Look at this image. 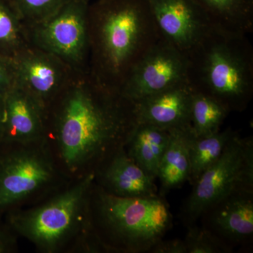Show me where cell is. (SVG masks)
Masks as SVG:
<instances>
[{"label":"cell","mask_w":253,"mask_h":253,"mask_svg":"<svg viewBox=\"0 0 253 253\" xmlns=\"http://www.w3.org/2000/svg\"><path fill=\"white\" fill-rule=\"evenodd\" d=\"M70 169L126 144L136 122L134 104L89 72L76 73L46 111Z\"/></svg>","instance_id":"obj_1"},{"label":"cell","mask_w":253,"mask_h":253,"mask_svg":"<svg viewBox=\"0 0 253 253\" xmlns=\"http://www.w3.org/2000/svg\"><path fill=\"white\" fill-rule=\"evenodd\" d=\"M89 73L121 91L160 39L146 0H92L88 10Z\"/></svg>","instance_id":"obj_2"},{"label":"cell","mask_w":253,"mask_h":253,"mask_svg":"<svg viewBox=\"0 0 253 253\" xmlns=\"http://www.w3.org/2000/svg\"><path fill=\"white\" fill-rule=\"evenodd\" d=\"M188 83L194 91L241 112L253 96V49L247 35L213 28L187 54Z\"/></svg>","instance_id":"obj_3"},{"label":"cell","mask_w":253,"mask_h":253,"mask_svg":"<svg viewBox=\"0 0 253 253\" xmlns=\"http://www.w3.org/2000/svg\"><path fill=\"white\" fill-rule=\"evenodd\" d=\"M98 208L110 237L131 253H149L172 225L169 206L157 194L122 197L101 191Z\"/></svg>","instance_id":"obj_4"},{"label":"cell","mask_w":253,"mask_h":253,"mask_svg":"<svg viewBox=\"0 0 253 253\" xmlns=\"http://www.w3.org/2000/svg\"><path fill=\"white\" fill-rule=\"evenodd\" d=\"M241 190L253 191V142L236 133L220 158L193 184L181 210L183 221L187 226L196 224L208 208Z\"/></svg>","instance_id":"obj_5"},{"label":"cell","mask_w":253,"mask_h":253,"mask_svg":"<svg viewBox=\"0 0 253 253\" xmlns=\"http://www.w3.org/2000/svg\"><path fill=\"white\" fill-rule=\"evenodd\" d=\"M90 2L68 0L42 21L25 25L30 45L54 55L76 72H89Z\"/></svg>","instance_id":"obj_6"},{"label":"cell","mask_w":253,"mask_h":253,"mask_svg":"<svg viewBox=\"0 0 253 253\" xmlns=\"http://www.w3.org/2000/svg\"><path fill=\"white\" fill-rule=\"evenodd\" d=\"M187 56L160 39L141 58L121 88L123 96L136 102L188 83Z\"/></svg>","instance_id":"obj_7"},{"label":"cell","mask_w":253,"mask_h":253,"mask_svg":"<svg viewBox=\"0 0 253 253\" xmlns=\"http://www.w3.org/2000/svg\"><path fill=\"white\" fill-rule=\"evenodd\" d=\"M94 179V174H88L77 185L47 204L16 217L15 226L33 242L52 249L73 227Z\"/></svg>","instance_id":"obj_8"},{"label":"cell","mask_w":253,"mask_h":253,"mask_svg":"<svg viewBox=\"0 0 253 253\" xmlns=\"http://www.w3.org/2000/svg\"><path fill=\"white\" fill-rule=\"evenodd\" d=\"M16 84L31 95L46 113L76 71L54 55L31 45L13 59Z\"/></svg>","instance_id":"obj_9"},{"label":"cell","mask_w":253,"mask_h":253,"mask_svg":"<svg viewBox=\"0 0 253 253\" xmlns=\"http://www.w3.org/2000/svg\"><path fill=\"white\" fill-rule=\"evenodd\" d=\"M161 39L184 54L214 28L195 0H146Z\"/></svg>","instance_id":"obj_10"},{"label":"cell","mask_w":253,"mask_h":253,"mask_svg":"<svg viewBox=\"0 0 253 253\" xmlns=\"http://www.w3.org/2000/svg\"><path fill=\"white\" fill-rule=\"evenodd\" d=\"M52 169L45 158L30 151L9 156L0 166V207L22 199L44 185Z\"/></svg>","instance_id":"obj_11"},{"label":"cell","mask_w":253,"mask_h":253,"mask_svg":"<svg viewBox=\"0 0 253 253\" xmlns=\"http://www.w3.org/2000/svg\"><path fill=\"white\" fill-rule=\"evenodd\" d=\"M193 92L186 83L133 102L136 122L168 130L191 126Z\"/></svg>","instance_id":"obj_12"},{"label":"cell","mask_w":253,"mask_h":253,"mask_svg":"<svg viewBox=\"0 0 253 253\" xmlns=\"http://www.w3.org/2000/svg\"><path fill=\"white\" fill-rule=\"evenodd\" d=\"M207 228L228 244L244 242L253 233V191H235L204 213Z\"/></svg>","instance_id":"obj_13"},{"label":"cell","mask_w":253,"mask_h":253,"mask_svg":"<svg viewBox=\"0 0 253 253\" xmlns=\"http://www.w3.org/2000/svg\"><path fill=\"white\" fill-rule=\"evenodd\" d=\"M46 116L45 110L15 84L4 96L2 136L18 142L36 140L46 129Z\"/></svg>","instance_id":"obj_14"},{"label":"cell","mask_w":253,"mask_h":253,"mask_svg":"<svg viewBox=\"0 0 253 253\" xmlns=\"http://www.w3.org/2000/svg\"><path fill=\"white\" fill-rule=\"evenodd\" d=\"M109 191L122 197H146L157 194L155 180L126 154L123 146L115 152L104 172Z\"/></svg>","instance_id":"obj_15"},{"label":"cell","mask_w":253,"mask_h":253,"mask_svg":"<svg viewBox=\"0 0 253 253\" xmlns=\"http://www.w3.org/2000/svg\"><path fill=\"white\" fill-rule=\"evenodd\" d=\"M194 136L191 126L169 129V141L160 163L158 174L165 191L175 189L189 181L190 149Z\"/></svg>","instance_id":"obj_16"},{"label":"cell","mask_w":253,"mask_h":253,"mask_svg":"<svg viewBox=\"0 0 253 253\" xmlns=\"http://www.w3.org/2000/svg\"><path fill=\"white\" fill-rule=\"evenodd\" d=\"M169 130L151 125L137 123L129 136L128 155L156 180L161 159L167 148Z\"/></svg>","instance_id":"obj_17"},{"label":"cell","mask_w":253,"mask_h":253,"mask_svg":"<svg viewBox=\"0 0 253 253\" xmlns=\"http://www.w3.org/2000/svg\"><path fill=\"white\" fill-rule=\"evenodd\" d=\"M214 28L248 35L253 30V0H195Z\"/></svg>","instance_id":"obj_18"},{"label":"cell","mask_w":253,"mask_h":253,"mask_svg":"<svg viewBox=\"0 0 253 253\" xmlns=\"http://www.w3.org/2000/svg\"><path fill=\"white\" fill-rule=\"evenodd\" d=\"M236 132L231 128L213 134L193 138L190 149L191 170L189 181L194 184L211 166L216 162Z\"/></svg>","instance_id":"obj_19"},{"label":"cell","mask_w":253,"mask_h":253,"mask_svg":"<svg viewBox=\"0 0 253 253\" xmlns=\"http://www.w3.org/2000/svg\"><path fill=\"white\" fill-rule=\"evenodd\" d=\"M191 124L195 136H202L220 130V126L230 113L217 100L193 90Z\"/></svg>","instance_id":"obj_20"},{"label":"cell","mask_w":253,"mask_h":253,"mask_svg":"<svg viewBox=\"0 0 253 253\" xmlns=\"http://www.w3.org/2000/svg\"><path fill=\"white\" fill-rule=\"evenodd\" d=\"M29 45L24 23L9 0H0V54L14 59Z\"/></svg>","instance_id":"obj_21"},{"label":"cell","mask_w":253,"mask_h":253,"mask_svg":"<svg viewBox=\"0 0 253 253\" xmlns=\"http://www.w3.org/2000/svg\"><path fill=\"white\" fill-rule=\"evenodd\" d=\"M187 253H228L232 247L205 226H188L185 239Z\"/></svg>","instance_id":"obj_22"},{"label":"cell","mask_w":253,"mask_h":253,"mask_svg":"<svg viewBox=\"0 0 253 253\" xmlns=\"http://www.w3.org/2000/svg\"><path fill=\"white\" fill-rule=\"evenodd\" d=\"M25 25L42 21L68 0H9Z\"/></svg>","instance_id":"obj_23"},{"label":"cell","mask_w":253,"mask_h":253,"mask_svg":"<svg viewBox=\"0 0 253 253\" xmlns=\"http://www.w3.org/2000/svg\"><path fill=\"white\" fill-rule=\"evenodd\" d=\"M16 84L14 60L0 54V94H5Z\"/></svg>","instance_id":"obj_24"},{"label":"cell","mask_w":253,"mask_h":253,"mask_svg":"<svg viewBox=\"0 0 253 253\" xmlns=\"http://www.w3.org/2000/svg\"><path fill=\"white\" fill-rule=\"evenodd\" d=\"M149 253H187L184 240L175 239H162L157 243Z\"/></svg>","instance_id":"obj_25"},{"label":"cell","mask_w":253,"mask_h":253,"mask_svg":"<svg viewBox=\"0 0 253 253\" xmlns=\"http://www.w3.org/2000/svg\"><path fill=\"white\" fill-rule=\"evenodd\" d=\"M5 94H0V136H2L4 126Z\"/></svg>","instance_id":"obj_26"},{"label":"cell","mask_w":253,"mask_h":253,"mask_svg":"<svg viewBox=\"0 0 253 253\" xmlns=\"http://www.w3.org/2000/svg\"><path fill=\"white\" fill-rule=\"evenodd\" d=\"M4 248V244H3L2 239H1V235H0V253L3 251Z\"/></svg>","instance_id":"obj_27"},{"label":"cell","mask_w":253,"mask_h":253,"mask_svg":"<svg viewBox=\"0 0 253 253\" xmlns=\"http://www.w3.org/2000/svg\"><path fill=\"white\" fill-rule=\"evenodd\" d=\"M91 1H92V0H91Z\"/></svg>","instance_id":"obj_28"}]
</instances>
